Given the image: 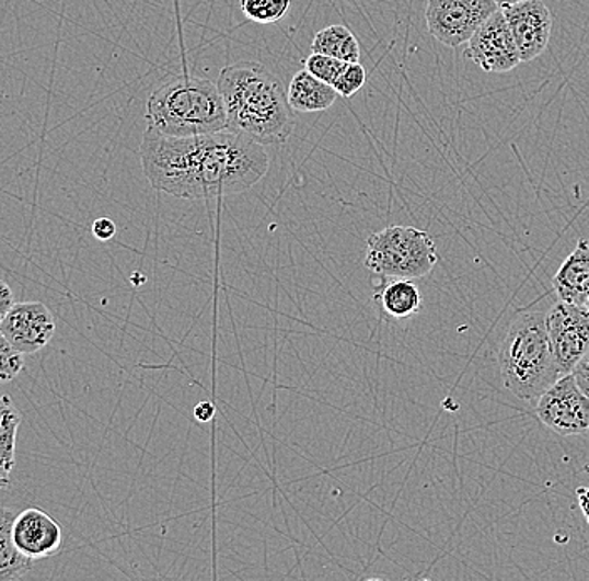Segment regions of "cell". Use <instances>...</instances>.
I'll return each mask as SVG.
<instances>
[{
  "label": "cell",
  "instance_id": "obj_20",
  "mask_svg": "<svg viewBox=\"0 0 589 581\" xmlns=\"http://www.w3.org/2000/svg\"><path fill=\"white\" fill-rule=\"evenodd\" d=\"M345 66H347L345 60L335 59V57L325 56V54L312 53L307 57L303 69H307L310 75L315 76L320 81L334 86Z\"/></svg>",
  "mask_w": 589,
  "mask_h": 581
},
{
  "label": "cell",
  "instance_id": "obj_19",
  "mask_svg": "<svg viewBox=\"0 0 589 581\" xmlns=\"http://www.w3.org/2000/svg\"><path fill=\"white\" fill-rule=\"evenodd\" d=\"M291 0H240V8L249 21L275 24L290 11Z\"/></svg>",
  "mask_w": 589,
  "mask_h": 581
},
{
  "label": "cell",
  "instance_id": "obj_2",
  "mask_svg": "<svg viewBox=\"0 0 589 581\" xmlns=\"http://www.w3.org/2000/svg\"><path fill=\"white\" fill-rule=\"evenodd\" d=\"M218 89L228 126L259 145H280L294 128L293 114L280 79L258 62H236L221 69Z\"/></svg>",
  "mask_w": 589,
  "mask_h": 581
},
{
  "label": "cell",
  "instance_id": "obj_7",
  "mask_svg": "<svg viewBox=\"0 0 589 581\" xmlns=\"http://www.w3.org/2000/svg\"><path fill=\"white\" fill-rule=\"evenodd\" d=\"M546 330L557 369L571 374L589 351V312L581 305L559 300L546 314Z\"/></svg>",
  "mask_w": 589,
  "mask_h": 581
},
{
  "label": "cell",
  "instance_id": "obj_27",
  "mask_svg": "<svg viewBox=\"0 0 589 581\" xmlns=\"http://www.w3.org/2000/svg\"><path fill=\"white\" fill-rule=\"evenodd\" d=\"M579 500H581V508L582 511H585L586 520H588L589 523V489H581L579 491Z\"/></svg>",
  "mask_w": 589,
  "mask_h": 581
},
{
  "label": "cell",
  "instance_id": "obj_4",
  "mask_svg": "<svg viewBox=\"0 0 589 581\" xmlns=\"http://www.w3.org/2000/svg\"><path fill=\"white\" fill-rule=\"evenodd\" d=\"M499 367L506 389L528 402L538 401L562 377L551 352L544 314H519L512 320L500 344Z\"/></svg>",
  "mask_w": 589,
  "mask_h": 581
},
{
  "label": "cell",
  "instance_id": "obj_6",
  "mask_svg": "<svg viewBox=\"0 0 589 581\" xmlns=\"http://www.w3.org/2000/svg\"><path fill=\"white\" fill-rule=\"evenodd\" d=\"M497 9L494 0H427V29L440 44L459 47L467 44Z\"/></svg>",
  "mask_w": 589,
  "mask_h": 581
},
{
  "label": "cell",
  "instance_id": "obj_1",
  "mask_svg": "<svg viewBox=\"0 0 589 581\" xmlns=\"http://www.w3.org/2000/svg\"><path fill=\"white\" fill-rule=\"evenodd\" d=\"M139 151L150 185L182 200L239 195L270 170L263 145L233 129L170 138L146 128Z\"/></svg>",
  "mask_w": 589,
  "mask_h": 581
},
{
  "label": "cell",
  "instance_id": "obj_10",
  "mask_svg": "<svg viewBox=\"0 0 589 581\" xmlns=\"http://www.w3.org/2000/svg\"><path fill=\"white\" fill-rule=\"evenodd\" d=\"M0 332L24 355L43 351L56 333V320L43 301H15Z\"/></svg>",
  "mask_w": 589,
  "mask_h": 581
},
{
  "label": "cell",
  "instance_id": "obj_29",
  "mask_svg": "<svg viewBox=\"0 0 589 581\" xmlns=\"http://www.w3.org/2000/svg\"><path fill=\"white\" fill-rule=\"evenodd\" d=\"M585 309L588 310V312H589V297L586 298V301H585Z\"/></svg>",
  "mask_w": 589,
  "mask_h": 581
},
{
  "label": "cell",
  "instance_id": "obj_9",
  "mask_svg": "<svg viewBox=\"0 0 589 581\" xmlns=\"http://www.w3.org/2000/svg\"><path fill=\"white\" fill-rule=\"evenodd\" d=\"M464 56L486 72H509L521 65L518 46L503 9H497L469 39Z\"/></svg>",
  "mask_w": 589,
  "mask_h": 581
},
{
  "label": "cell",
  "instance_id": "obj_26",
  "mask_svg": "<svg viewBox=\"0 0 589 581\" xmlns=\"http://www.w3.org/2000/svg\"><path fill=\"white\" fill-rule=\"evenodd\" d=\"M193 414H195L198 422H210L213 421L215 414H217V408H215L213 402L203 401L195 406Z\"/></svg>",
  "mask_w": 589,
  "mask_h": 581
},
{
  "label": "cell",
  "instance_id": "obj_14",
  "mask_svg": "<svg viewBox=\"0 0 589 581\" xmlns=\"http://www.w3.org/2000/svg\"><path fill=\"white\" fill-rule=\"evenodd\" d=\"M287 96L291 110L297 113H323L334 106L338 94L334 86L320 81L302 69L291 79Z\"/></svg>",
  "mask_w": 589,
  "mask_h": 581
},
{
  "label": "cell",
  "instance_id": "obj_11",
  "mask_svg": "<svg viewBox=\"0 0 589 581\" xmlns=\"http://www.w3.org/2000/svg\"><path fill=\"white\" fill-rule=\"evenodd\" d=\"M521 62L536 59L546 50L553 31V15L543 0H524L521 4L503 8Z\"/></svg>",
  "mask_w": 589,
  "mask_h": 581
},
{
  "label": "cell",
  "instance_id": "obj_24",
  "mask_svg": "<svg viewBox=\"0 0 589 581\" xmlns=\"http://www.w3.org/2000/svg\"><path fill=\"white\" fill-rule=\"evenodd\" d=\"M94 237L100 241H109L116 235V224L111 218H97L93 224Z\"/></svg>",
  "mask_w": 589,
  "mask_h": 581
},
{
  "label": "cell",
  "instance_id": "obj_16",
  "mask_svg": "<svg viewBox=\"0 0 589 581\" xmlns=\"http://www.w3.org/2000/svg\"><path fill=\"white\" fill-rule=\"evenodd\" d=\"M22 415L9 396H0V489L11 486L15 466V446Z\"/></svg>",
  "mask_w": 589,
  "mask_h": 581
},
{
  "label": "cell",
  "instance_id": "obj_22",
  "mask_svg": "<svg viewBox=\"0 0 589 581\" xmlns=\"http://www.w3.org/2000/svg\"><path fill=\"white\" fill-rule=\"evenodd\" d=\"M367 81V71L360 62H347L342 75L335 81L334 88L338 96H344L345 100L359 93Z\"/></svg>",
  "mask_w": 589,
  "mask_h": 581
},
{
  "label": "cell",
  "instance_id": "obj_8",
  "mask_svg": "<svg viewBox=\"0 0 589 581\" xmlns=\"http://www.w3.org/2000/svg\"><path fill=\"white\" fill-rule=\"evenodd\" d=\"M536 414L546 428L562 436H578L589 431V399L573 374L559 377L541 394Z\"/></svg>",
  "mask_w": 589,
  "mask_h": 581
},
{
  "label": "cell",
  "instance_id": "obj_12",
  "mask_svg": "<svg viewBox=\"0 0 589 581\" xmlns=\"http://www.w3.org/2000/svg\"><path fill=\"white\" fill-rule=\"evenodd\" d=\"M12 538L19 551L31 560L53 557L62 546V528L41 508H27L15 514Z\"/></svg>",
  "mask_w": 589,
  "mask_h": 581
},
{
  "label": "cell",
  "instance_id": "obj_3",
  "mask_svg": "<svg viewBox=\"0 0 589 581\" xmlns=\"http://www.w3.org/2000/svg\"><path fill=\"white\" fill-rule=\"evenodd\" d=\"M148 128L170 138H192L230 129L217 82L174 78L151 93L146 104Z\"/></svg>",
  "mask_w": 589,
  "mask_h": 581
},
{
  "label": "cell",
  "instance_id": "obj_28",
  "mask_svg": "<svg viewBox=\"0 0 589 581\" xmlns=\"http://www.w3.org/2000/svg\"><path fill=\"white\" fill-rule=\"evenodd\" d=\"M500 9L508 8V5L521 4L524 0H494Z\"/></svg>",
  "mask_w": 589,
  "mask_h": 581
},
{
  "label": "cell",
  "instance_id": "obj_23",
  "mask_svg": "<svg viewBox=\"0 0 589 581\" xmlns=\"http://www.w3.org/2000/svg\"><path fill=\"white\" fill-rule=\"evenodd\" d=\"M571 374L573 377H575L579 389H581L582 394H585V396L589 399V351L582 355L581 361L576 364V367L573 369Z\"/></svg>",
  "mask_w": 589,
  "mask_h": 581
},
{
  "label": "cell",
  "instance_id": "obj_15",
  "mask_svg": "<svg viewBox=\"0 0 589 581\" xmlns=\"http://www.w3.org/2000/svg\"><path fill=\"white\" fill-rule=\"evenodd\" d=\"M376 300L392 319H408L419 312L423 295L419 287L405 278H384Z\"/></svg>",
  "mask_w": 589,
  "mask_h": 581
},
{
  "label": "cell",
  "instance_id": "obj_5",
  "mask_svg": "<svg viewBox=\"0 0 589 581\" xmlns=\"http://www.w3.org/2000/svg\"><path fill=\"white\" fill-rule=\"evenodd\" d=\"M439 262L436 241L414 227H389L367 240L366 266L382 278L416 281Z\"/></svg>",
  "mask_w": 589,
  "mask_h": 581
},
{
  "label": "cell",
  "instance_id": "obj_21",
  "mask_svg": "<svg viewBox=\"0 0 589 581\" xmlns=\"http://www.w3.org/2000/svg\"><path fill=\"white\" fill-rule=\"evenodd\" d=\"M24 369V354L0 332V386L12 383Z\"/></svg>",
  "mask_w": 589,
  "mask_h": 581
},
{
  "label": "cell",
  "instance_id": "obj_18",
  "mask_svg": "<svg viewBox=\"0 0 589 581\" xmlns=\"http://www.w3.org/2000/svg\"><path fill=\"white\" fill-rule=\"evenodd\" d=\"M312 53L325 54L345 62H359V41L345 25H328L312 41Z\"/></svg>",
  "mask_w": 589,
  "mask_h": 581
},
{
  "label": "cell",
  "instance_id": "obj_13",
  "mask_svg": "<svg viewBox=\"0 0 589 581\" xmlns=\"http://www.w3.org/2000/svg\"><path fill=\"white\" fill-rule=\"evenodd\" d=\"M553 287L559 300L585 307L589 297V241H578L554 275Z\"/></svg>",
  "mask_w": 589,
  "mask_h": 581
},
{
  "label": "cell",
  "instance_id": "obj_25",
  "mask_svg": "<svg viewBox=\"0 0 589 581\" xmlns=\"http://www.w3.org/2000/svg\"><path fill=\"white\" fill-rule=\"evenodd\" d=\"M15 297L12 294V288L9 287L8 282L0 281V323L8 316L9 310L14 307Z\"/></svg>",
  "mask_w": 589,
  "mask_h": 581
},
{
  "label": "cell",
  "instance_id": "obj_17",
  "mask_svg": "<svg viewBox=\"0 0 589 581\" xmlns=\"http://www.w3.org/2000/svg\"><path fill=\"white\" fill-rule=\"evenodd\" d=\"M15 514V511L0 506V581L21 580L34 565V560L19 551L12 538Z\"/></svg>",
  "mask_w": 589,
  "mask_h": 581
}]
</instances>
